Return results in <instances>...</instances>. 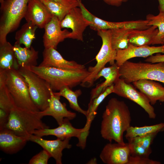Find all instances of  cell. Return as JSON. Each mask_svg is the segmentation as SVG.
<instances>
[{
    "instance_id": "6da1fadb",
    "label": "cell",
    "mask_w": 164,
    "mask_h": 164,
    "mask_svg": "<svg viewBox=\"0 0 164 164\" xmlns=\"http://www.w3.org/2000/svg\"><path fill=\"white\" fill-rule=\"evenodd\" d=\"M131 117L128 106L123 101L112 98L103 113L101 126L102 137L124 144L123 134L131 126Z\"/></svg>"
},
{
    "instance_id": "7a4b0ae2",
    "label": "cell",
    "mask_w": 164,
    "mask_h": 164,
    "mask_svg": "<svg viewBox=\"0 0 164 164\" xmlns=\"http://www.w3.org/2000/svg\"><path fill=\"white\" fill-rule=\"evenodd\" d=\"M27 68L46 80L54 92L59 91L66 87L71 89L75 87L80 84L90 74L86 68L75 70H66L39 66Z\"/></svg>"
},
{
    "instance_id": "3957f363",
    "label": "cell",
    "mask_w": 164,
    "mask_h": 164,
    "mask_svg": "<svg viewBox=\"0 0 164 164\" xmlns=\"http://www.w3.org/2000/svg\"><path fill=\"white\" fill-rule=\"evenodd\" d=\"M39 112L24 110L15 105L4 128L18 135L29 138L36 130L49 128L42 121Z\"/></svg>"
},
{
    "instance_id": "277c9868",
    "label": "cell",
    "mask_w": 164,
    "mask_h": 164,
    "mask_svg": "<svg viewBox=\"0 0 164 164\" xmlns=\"http://www.w3.org/2000/svg\"><path fill=\"white\" fill-rule=\"evenodd\" d=\"M119 67L120 78L126 83L147 79L164 84V62L155 63L127 60Z\"/></svg>"
},
{
    "instance_id": "5b68a950",
    "label": "cell",
    "mask_w": 164,
    "mask_h": 164,
    "mask_svg": "<svg viewBox=\"0 0 164 164\" xmlns=\"http://www.w3.org/2000/svg\"><path fill=\"white\" fill-rule=\"evenodd\" d=\"M29 0H4L1 3L0 44L6 42L7 36L15 30L25 15Z\"/></svg>"
},
{
    "instance_id": "8992f818",
    "label": "cell",
    "mask_w": 164,
    "mask_h": 164,
    "mask_svg": "<svg viewBox=\"0 0 164 164\" xmlns=\"http://www.w3.org/2000/svg\"><path fill=\"white\" fill-rule=\"evenodd\" d=\"M6 84L15 106L29 111H40L32 101L27 83L19 70L6 71Z\"/></svg>"
},
{
    "instance_id": "52a82bcc",
    "label": "cell",
    "mask_w": 164,
    "mask_h": 164,
    "mask_svg": "<svg viewBox=\"0 0 164 164\" xmlns=\"http://www.w3.org/2000/svg\"><path fill=\"white\" fill-rule=\"evenodd\" d=\"M97 31L98 35L102 39V45L95 57L96 64L94 67H88L87 70L90 74L80 84L84 87H90L93 85L97 75L107 63L109 62L111 65L115 63L117 50H114L112 47L111 30Z\"/></svg>"
},
{
    "instance_id": "ba28073f",
    "label": "cell",
    "mask_w": 164,
    "mask_h": 164,
    "mask_svg": "<svg viewBox=\"0 0 164 164\" xmlns=\"http://www.w3.org/2000/svg\"><path fill=\"white\" fill-rule=\"evenodd\" d=\"M19 70L27 83L34 104L40 111L44 110L48 107L50 98L49 84L27 68L20 67Z\"/></svg>"
},
{
    "instance_id": "9c48e42d",
    "label": "cell",
    "mask_w": 164,
    "mask_h": 164,
    "mask_svg": "<svg viewBox=\"0 0 164 164\" xmlns=\"http://www.w3.org/2000/svg\"><path fill=\"white\" fill-rule=\"evenodd\" d=\"M113 93L136 103L144 109L150 118H155L154 109L148 98L130 83H126L119 78L114 84Z\"/></svg>"
},
{
    "instance_id": "30bf717a",
    "label": "cell",
    "mask_w": 164,
    "mask_h": 164,
    "mask_svg": "<svg viewBox=\"0 0 164 164\" xmlns=\"http://www.w3.org/2000/svg\"><path fill=\"white\" fill-rule=\"evenodd\" d=\"M62 28H70L72 31L69 38L83 40V33L89 26V22L84 18L79 7L71 9L60 22Z\"/></svg>"
},
{
    "instance_id": "8fae6325",
    "label": "cell",
    "mask_w": 164,
    "mask_h": 164,
    "mask_svg": "<svg viewBox=\"0 0 164 164\" xmlns=\"http://www.w3.org/2000/svg\"><path fill=\"white\" fill-rule=\"evenodd\" d=\"M130 155L128 143L122 144L110 142L104 146L100 158L106 164H128Z\"/></svg>"
},
{
    "instance_id": "7c38bea8",
    "label": "cell",
    "mask_w": 164,
    "mask_h": 164,
    "mask_svg": "<svg viewBox=\"0 0 164 164\" xmlns=\"http://www.w3.org/2000/svg\"><path fill=\"white\" fill-rule=\"evenodd\" d=\"M158 53H164V45L157 46H137L129 43L127 48L117 51L115 63L120 67L130 59L136 57H147Z\"/></svg>"
},
{
    "instance_id": "4fadbf2b",
    "label": "cell",
    "mask_w": 164,
    "mask_h": 164,
    "mask_svg": "<svg viewBox=\"0 0 164 164\" xmlns=\"http://www.w3.org/2000/svg\"><path fill=\"white\" fill-rule=\"evenodd\" d=\"M43 60L39 66L53 67L59 69L75 70L85 68L83 65L74 61H68L65 59L56 49L50 48H45L43 52Z\"/></svg>"
},
{
    "instance_id": "5bb4252c",
    "label": "cell",
    "mask_w": 164,
    "mask_h": 164,
    "mask_svg": "<svg viewBox=\"0 0 164 164\" xmlns=\"http://www.w3.org/2000/svg\"><path fill=\"white\" fill-rule=\"evenodd\" d=\"M84 18L89 22L91 28L95 30L111 29L117 28L135 29L138 26L136 21H125L122 22H111L98 18L91 13L82 3L81 0H78Z\"/></svg>"
},
{
    "instance_id": "9a60e30c",
    "label": "cell",
    "mask_w": 164,
    "mask_h": 164,
    "mask_svg": "<svg viewBox=\"0 0 164 164\" xmlns=\"http://www.w3.org/2000/svg\"><path fill=\"white\" fill-rule=\"evenodd\" d=\"M50 98L48 107L44 110L39 111V113L43 118L46 116L53 117L59 125H61L65 118L71 120L76 116V113L68 110L66 108L65 103H62L60 101V96L56 94L50 88Z\"/></svg>"
},
{
    "instance_id": "2e32d148",
    "label": "cell",
    "mask_w": 164,
    "mask_h": 164,
    "mask_svg": "<svg viewBox=\"0 0 164 164\" xmlns=\"http://www.w3.org/2000/svg\"><path fill=\"white\" fill-rule=\"evenodd\" d=\"M60 22L57 17L53 16L45 25L43 36L45 48H52L56 49L60 43L68 38L70 32L66 29L62 30Z\"/></svg>"
},
{
    "instance_id": "e0dca14e",
    "label": "cell",
    "mask_w": 164,
    "mask_h": 164,
    "mask_svg": "<svg viewBox=\"0 0 164 164\" xmlns=\"http://www.w3.org/2000/svg\"><path fill=\"white\" fill-rule=\"evenodd\" d=\"M70 138L62 140L57 138L54 140H48L32 134L29 135V141L37 143L46 150L55 159L56 164H62L63 150L70 149L72 147L69 143Z\"/></svg>"
},
{
    "instance_id": "ac0fdd59",
    "label": "cell",
    "mask_w": 164,
    "mask_h": 164,
    "mask_svg": "<svg viewBox=\"0 0 164 164\" xmlns=\"http://www.w3.org/2000/svg\"><path fill=\"white\" fill-rule=\"evenodd\" d=\"M53 16L40 0H29L24 18L27 22L42 29Z\"/></svg>"
},
{
    "instance_id": "d6986e66",
    "label": "cell",
    "mask_w": 164,
    "mask_h": 164,
    "mask_svg": "<svg viewBox=\"0 0 164 164\" xmlns=\"http://www.w3.org/2000/svg\"><path fill=\"white\" fill-rule=\"evenodd\" d=\"M70 120L68 118H65L62 123L58 127L54 128H49L36 130L33 132V134L41 137L49 135H54L62 140L73 137L78 138L81 134L85 132V129L84 128L81 129L75 128Z\"/></svg>"
},
{
    "instance_id": "ffe728a7",
    "label": "cell",
    "mask_w": 164,
    "mask_h": 164,
    "mask_svg": "<svg viewBox=\"0 0 164 164\" xmlns=\"http://www.w3.org/2000/svg\"><path fill=\"white\" fill-rule=\"evenodd\" d=\"M28 141L29 138L18 135L6 128L0 130V149L6 153H16L24 148Z\"/></svg>"
},
{
    "instance_id": "44dd1931",
    "label": "cell",
    "mask_w": 164,
    "mask_h": 164,
    "mask_svg": "<svg viewBox=\"0 0 164 164\" xmlns=\"http://www.w3.org/2000/svg\"><path fill=\"white\" fill-rule=\"evenodd\" d=\"M132 84L148 98L152 105L158 101L164 102V87L159 83L150 80L141 79Z\"/></svg>"
},
{
    "instance_id": "7402d4cb",
    "label": "cell",
    "mask_w": 164,
    "mask_h": 164,
    "mask_svg": "<svg viewBox=\"0 0 164 164\" xmlns=\"http://www.w3.org/2000/svg\"><path fill=\"white\" fill-rule=\"evenodd\" d=\"M158 133H153L127 139L130 155L149 158L152 152L151 145Z\"/></svg>"
},
{
    "instance_id": "603a6c76",
    "label": "cell",
    "mask_w": 164,
    "mask_h": 164,
    "mask_svg": "<svg viewBox=\"0 0 164 164\" xmlns=\"http://www.w3.org/2000/svg\"><path fill=\"white\" fill-rule=\"evenodd\" d=\"M15 105L6 82H0V130L5 128L11 111Z\"/></svg>"
},
{
    "instance_id": "cb8c5ba5",
    "label": "cell",
    "mask_w": 164,
    "mask_h": 164,
    "mask_svg": "<svg viewBox=\"0 0 164 164\" xmlns=\"http://www.w3.org/2000/svg\"><path fill=\"white\" fill-rule=\"evenodd\" d=\"M158 32L156 26L153 25L144 30L131 29L128 36L129 43L137 46L152 44Z\"/></svg>"
},
{
    "instance_id": "d4e9b609",
    "label": "cell",
    "mask_w": 164,
    "mask_h": 164,
    "mask_svg": "<svg viewBox=\"0 0 164 164\" xmlns=\"http://www.w3.org/2000/svg\"><path fill=\"white\" fill-rule=\"evenodd\" d=\"M13 49L18 63L20 67H29L36 66L38 52L32 46L23 47L15 43Z\"/></svg>"
},
{
    "instance_id": "484cf974",
    "label": "cell",
    "mask_w": 164,
    "mask_h": 164,
    "mask_svg": "<svg viewBox=\"0 0 164 164\" xmlns=\"http://www.w3.org/2000/svg\"><path fill=\"white\" fill-rule=\"evenodd\" d=\"M19 64L12 46L7 41L0 44V70L7 71L19 70Z\"/></svg>"
},
{
    "instance_id": "4316f807",
    "label": "cell",
    "mask_w": 164,
    "mask_h": 164,
    "mask_svg": "<svg viewBox=\"0 0 164 164\" xmlns=\"http://www.w3.org/2000/svg\"><path fill=\"white\" fill-rule=\"evenodd\" d=\"M38 27L31 22H27L15 34V43L24 45L29 48L33 40L35 38V32Z\"/></svg>"
},
{
    "instance_id": "83f0119b",
    "label": "cell",
    "mask_w": 164,
    "mask_h": 164,
    "mask_svg": "<svg viewBox=\"0 0 164 164\" xmlns=\"http://www.w3.org/2000/svg\"><path fill=\"white\" fill-rule=\"evenodd\" d=\"M131 29L117 28L111 29V44L116 50L127 48L129 43L128 36Z\"/></svg>"
},
{
    "instance_id": "f1b7e54d",
    "label": "cell",
    "mask_w": 164,
    "mask_h": 164,
    "mask_svg": "<svg viewBox=\"0 0 164 164\" xmlns=\"http://www.w3.org/2000/svg\"><path fill=\"white\" fill-rule=\"evenodd\" d=\"M114 84L108 87L98 96L90 100L87 111L86 123L85 126L90 128L91 123L97 114V108L106 97L111 93H113Z\"/></svg>"
},
{
    "instance_id": "f546056e",
    "label": "cell",
    "mask_w": 164,
    "mask_h": 164,
    "mask_svg": "<svg viewBox=\"0 0 164 164\" xmlns=\"http://www.w3.org/2000/svg\"><path fill=\"white\" fill-rule=\"evenodd\" d=\"M164 131V123L142 127L130 126L126 131L125 137L126 139Z\"/></svg>"
},
{
    "instance_id": "4dcf8cb0",
    "label": "cell",
    "mask_w": 164,
    "mask_h": 164,
    "mask_svg": "<svg viewBox=\"0 0 164 164\" xmlns=\"http://www.w3.org/2000/svg\"><path fill=\"white\" fill-rule=\"evenodd\" d=\"M55 93L60 97L62 96L66 98L72 109L86 116L87 111L82 109L78 103V98L82 94V91L80 89L73 91L70 87H66L62 88L59 92Z\"/></svg>"
},
{
    "instance_id": "1f68e13d",
    "label": "cell",
    "mask_w": 164,
    "mask_h": 164,
    "mask_svg": "<svg viewBox=\"0 0 164 164\" xmlns=\"http://www.w3.org/2000/svg\"><path fill=\"white\" fill-rule=\"evenodd\" d=\"M149 26H156L158 29V32L155 37L152 45H163V40L164 38V13L159 12L155 15L149 14L146 17Z\"/></svg>"
},
{
    "instance_id": "d6a6232c",
    "label": "cell",
    "mask_w": 164,
    "mask_h": 164,
    "mask_svg": "<svg viewBox=\"0 0 164 164\" xmlns=\"http://www.w3.org/2000/svg\"><path fill=\"white\" fill-rule=\"evenodd\" d=\"M119 67L115 63L110 67H104L97 74L95 81L101 77H104L105 80L103 83L104 87L107 88L114 84L120 78Z\"/></svg>"
},
{
    "instance_id": "836d02e7",
    "label": "cell",
    "mask_w": 164,
    "mask_h": 164,
    "mask_svg": "<svg viewBox=\"0 0 164 164\" xmlns=\"http://www.w3.org/2000/svg\"><path fill=\"white\" fill-rule=\"evenodd\" d=\"M50 12L61 21L72 8L50 0H40Z\"/></svg>"
},
{
    "instance_id": "e575fe53",
    "label": "cell",
    "mask_w": 164,
    "mask_h": 164,
    "mask_svg": "<svg viewBox=\"0 0 164 164\" xmlns=\"http://www.w3.org/2000/svg\"><path fill=\"white\" fill-rule=\"evenodd\" d=\"M51 157L50 154L45 150L41 151L33 156L29 161V164H47Z\"/></svg>"
},
{
    "instance_id": "d590c367",
    "label": "cell",
    "mask_w": 164,
    "mask_h": 164,
    "mask_svg": "<svg viewBox=\"0 0 164 164\" xmlns=\"http://www.w3.org/2000/svg\"><path fill=\"white\" fill-rule=\"evenodd\" d=\"M160 162L149 158L130 155L128 164H160Z\"/></svg>"
},
{
    "instance_id": "8d00e7d4",
    "label": "cell",
    "mask_w": 164,
    "mask_h": 164,
    "mask_svg": "<svg viewBox=\"0 0 164 164\" xmlns=\"http://www.w3.org/2000/svg\"><path fill=\"white\" fill-rule=\"evenodd\" d=\"M145 61L151 63L164 62V54H161L160 53H158L155 55H153L147 57Z\"/></svg>"
},
{
    "instance_id": "74e56055",
    "label": "cell",
    "mask_w": 164,
    "mask_h": 164,
    "mask_svg": "<svg viewBox=\"0 0 164 164\" xmlns=\"http://www.w3.org/2000/svg\"><path fill=\"white\" fill-rule=\"evenodd\" d=\"M71 8L79 7L78 0H50Z\"/></svg>"
},
{
    "instance_id": "f35d334b",
    "label": "cell",
    "mask_w": 164,
    "mask_h": 164,
    "mask_svg": "<svg viewBox=\"0 0 164 164\" xmlns=\"http://www.w3.org/2000/svg\"><path fill=\"white\" fill-rule=\"evenodd\" d=\"M103 1L108 5L117 7L121 6L123 2L122 0H103Z\"/></svg>"
},
{
    "instance_id": "ab89813d",
    "label": "cell",
    "mask_w": 164,
    "mask_h": 164,
    "mask_svg": "<svg viewBox=\"0 0 164 164\" xmlns=\"http://www.w3.org/2000/svg\"><path fill=\"white\" fill-rule=\"evenodd\" d=\"M160 12L164 13V0H158Z\"/></svg>"
},
{
    "instance_id": "60d3db41",
    "label": "cell",
    "mask_w": 164,
    "mask_h": 164,
    "mask_svg": "<svg viewBox=\"0 0 164 164\" xmlns=\"http://www.w3.org/2000/svg\"><path fill=\"white\" fill-rule=\"evenodd\" d=\"M128 0H122V2H126L128 1Z\"/></svg>"
},
{
    "instance_id": "b9f144b4",
    "label": "cell",
    "mask_w": 164,
    "mask_h": 164,
    "mask_svg": "<svg viewBox=\"0 0 164 164\" xmlns=\"http://www.w3.org/2000/svg\"><path fill=\"white\" fill-rule=\"evenodd\" d=\"M4 0H0V3H2L3 1H4Z\"/></svg>"
},
{
    "instance_id": "7bdbcfd3",
    "label": "cell",
    "mask_w": 164,
    "mask_h": 164,
    "mask_svg": "<svg viewBox=\"0 0 164 164\" xmlns=\"http://www.w3.org/2000/svg\"><path fill=\"white\" fill-rule=\"evenodd\" d=\"M163 44H164V38L163 39Z\"/></svg>"
}]
</instances>
